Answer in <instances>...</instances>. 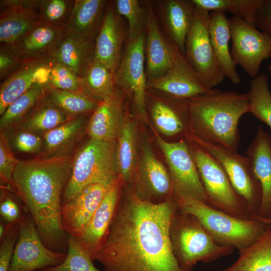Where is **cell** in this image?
<instances>
[{
    "label": "cell",
    "mask_w": 271,
    "mask_h": 271,
    "mask_svg": "<svg viewBox=\"0 0 271 271\" xmlns=\"http://www.w3.org/2000/svg\"><path fill=\"white\" fill-rule=\"evenodd\" d=\"M39 3V0H1L0 8L4 10L26 8L38 10Z\"/></svg>",
    "instance_id": "49"
},
{
    "label": "cell",
    "mask_w": 271,
    "mask_h": 271,
    "mask_svg": "<svg viewBox=\"0 0 271 271\" xmlns=\"http://www.w3.org/2000/svg\"><path fill=\"white\" fill-rule=\"evenodd\" d=\"M48 84L51 88L60 90H85L82 78L66 66L55 62L51 66Z\"/></svg>",
    "instance_id": "41"
},
{
    "label": "cell",
    "mask_w": 271,
    "mask_h": 271,
    "mask_svg": "<svg viewBox=\"0 0 271 271\" xmlns=\"http://www.w3.org/2000/svg\"><path fill=\"white\" fill-rule=\"evenodd\" d=\"M53 60L23 62L3 81L0 87V114L18 97L37 84L48 83Z\"/></svg>",
    "instance_id": "18"
},
{
    "label": "cell",
    "mask_w": 271,
    "mask_h": 271,
    "mask_svg": "<svg viewBox=\"0 0 271 271\" xmlns=\"http://www.w3.org/2000/svg\"><path fill=\"white\" fill-rule=\"evenodd\" d=\"M75 0H39L38 12L42 22L65 29Z\"/></svg>",
    "instance_id": "40"
},
{
    "label": "cell",
    "mask_w": 271,
    "mask_h": 271,
    "mask_svg": "<svg viewBox=\"0 0 271 271\" xmlns=\"http://www.w3.org/2000/svg\"><path fill=\"white\" fill-rule=\"evenodd\" d=\"M47 96L53 104L71 118L93 111L98 102L85 90H63L52 88L49 86Z\"/></svg>",
    "instance_id": "35"
},
{
    "label": "cell",
    "mask_w": 271,
    "mask_h": 271,
    "mask_svg": "<svg viewBox=\"0 0 271 271\" xmlns=\"http://www.w3.org/2000/svg\"><path fill=\"white\" fill-rule=\"evenodd\" d=\"M116 164L119 178L133 181L137 163V132L134 121L125 115L116 139Z\"/></svg>",
    "instance_id": "27"
},
{
    "label": "cell",
    "mask_w": 271,
    "mask_h": 271,
    "mask_svg": "<svg viewBox=\"0 0 271 271\" xmlns=\"http://www.w3.org/2000/svg\"><path fill=\"white\" fill-rule=\"evenodd\" d=\"M229 21L232 60L253 78L262 61L271 57V37L240 17L233 16Z\"/></svg>",
    "instance_id": "12"
},
{
    "label": "cell",
    "mask_w": 271,
    "mask_h": 271,
    "mask_svg": "<svg viewBox=\"0 0 271 271\" xmlns=\"http://www.w3.org/2000/svg\"><path fill=\"white\" fill-rule=\"evenodd\" d=\"M0 214L3 221L8 224L19 223L23 216L17 203L6 196L1 197Z\"/></svg>",
    "instance_id": "47"
},
{
    "label": "cell",
    "mask_w": 271,
    "mask_h": 271,
    "mask_svg": "<svg viewBox=\"0 0 271 271\" xmlns=\"http://www.w3.org/2000/svg\"><path fill=\"white\" fill-rule=\"evenodd\" d=\"M147 74L149 81L164 76L171 68L176 46L167 42L150 11L147 23Z\"/></svg>",
    "instance_id": "23"
},
{
    "label": "cell",
    "mask_w": 271,
    "mask_h": 271,
    "mask_svg": "<svg viewBox=\"0 0 271 271\" xmlns=\"http://www.w3.org/2000/svg\"><path fill=\"white\" fill-rule=\"evenodd\" d=\"M208 31L216 59L224 77L232 83H239L240 78L236 71V65L229 50L231 32L229 19L225 13L214 11L209 13Z\"/></svg>",
    "instance_id": "24"
},
{
    "label": "cell",
    "mask_w": 271,
    "mask_h": 271,
    "mask_svg": "<svg viewBox=\"0 0 271 271\" xmlns=\"http://www.w3.org/2000/svg\"><path fill=\"white\" fill-rule=\"evenodd\" d=\"M48 83L37 84L24 93L12 104L1 115V130L17 125L30 111L47 94Z\"/></svg>",
    "instance_id": "36"
},
{
    "label": "cell",
    "mask_w": 271,
    "mask_h": 271,
    "mask_svg": "<svg viewBox=\"0 0 271 271\" xmlns=\"http://www.w3.org/2000/svg\"><path fill=\"white\" fill-rule=\"evenodd\" d=\"M23 63V60L9 45H1L0 80L4 81L17 71Z\"/></svg>",
    "instance_id": "46"
},
{
    "label": "cell",
    "mask_w": 271,
    "mask_h": 271,
    "mask_svg": "<svg viewBox=\"0 0 271 271\" xmlns=\"http://www.w3.org/2000/svg\"><path fill=\"white\" fill-rule=\"evenodd\" d=\"M193 142V146L188 144L207 197V204L236 217L252 219L246 203L233 188L221 165L205 150Z\"/></svg>",
    "instance_id": "7"
},
{
    "label": "cell",
    "mask_w": 271,
    "mask_h": 271,
    "mask_svg": "<svg viewBox=\"0 0 271 271\" xmlns=\"http://www.w3.org/2000/svg\"><path fill=\"white\" fill-rule=\"evenodd\" d=\"M85 115L72 119L44 133L46 157L65 156L84 126Z\"/></svg>",
    "instance_id": "33"
},
{
    "label": "cell",
    "mask_w": 271,
    "mask_h": 271,
    "mask_svg": "<svg viewBox=\"0 0 271 271\" xmlns=\"http://www.w3.org/2000/svg\"><path fill=\"white\" fill-rule=\"evenodd\" d=\"M71 119L52 102L47 94L16 126L23 130L43 134Z\"/></svg>",
    "instance_id": "32"
},
{
    "label": "cell",
    "mask_w": 271,
    "mask_h": 271,
    "mask_svg": "<svg viewBox=\"0 0 271 271\" xmlns=\"http://www.w3.org/2000/svg\"><path fill=\"white\" fill-rule=\"evenodd\" d=\"M108 6L95 39L94 59L115 72L122 56L123 34L116 10L112 6Z\"/></svg>",
    "instance_id": "21"
},
{
    "label": "cell",
    "mask_w": 271,
    "mask_h": 271,
    "mask_svg": "<svg viewBox=\"0 0 271 271\" xmlns=\"http://www.w3.org/2000/svg\"><path fill=\"white\" fill-rule=\"evenodd\" d=\"M124 117L122 98L116 91L111 97L98 102L88 121L86 132L93 140H116Z\"/></svg>",
    "instance_id": "22"
},
{
    "label": "cell",
    "mask_w": 271,
    "mask_h": 271,
    "mask_svg": "<svg viewBox=\"0 0 271 271\" xmlns=\"http://www.w3.org/2000/svg\"><path fill=\"white\" fill-rule=\"evenodd\" d=\"M254 25L271 37V0H261L255 14Z\"/></svg>",
    "instance_id": "48"
},
{
    "label": "cell",
    "mask_w": 271,
    "mask_h": 271,
    "mask_svg": "<svg viewBox=\"0 0 271 271\" xmlns=\"http://www.w3.org/2000/svg\"><path fill=\"white\" fill-rule=\"evenodd\" d=\"M89 254L72 236H68L66 256L60 264L41 271H100Z\"/></svg>",
    "instance_id": "39"
},
{
    "label": "cell",
    "mask_w": 271,
    "mask_h": 271,
    "mask_svg": "<svg viewBox=\"0 0 271 271\" xmlns=\"http://www.w3.org/2000/svg\"><path fill=\"white\" fill-rule=\"evenodd\" d=\"M268 70L269 72L271 74V64L268 66Z\"/></svg>",
    "instance_id": "51"
},
{
    "label": "cell",
    "mask_w": 271,
    "mask_h": 271,
    "mask_svg": "<svg viewBox=\"0 0 271 271\" xmlns=\"http://www.w3.org/2000/svg\"><path fill=\"white\" fill-rule=\"evenodd\" d=\"M40 271H41V270H40Z\"/></svg>",
    "instance_id": "53"
},
{
    "label": "cell",
    "mask_w": 271,
    "mask_h": 271,
    "mask_svg": "<svg viewBox=\"0 0 271 271\" xmlns=\"http://www.w3.org/2000/svg\"><path fill=\"white\" fill-rule=\"evenodd\" d=\"M119 178L110 187L82 234L75 238L94 260L111 224L119 202Z\"/></svg>",
    "instance_id": "19"
},
{
    "label": "cell",
    "mask_w": 271,
    "mask_h": 271,
    "mask_svg": "<svg viewBox=\"0 0 271 271\" xmlns=\"http://www.w3.org/2000/svg\"><path fill=\"white\" fill-rule=\"evenodd\" d=\"M177 209L174 198L155 203L130 193L118 202L94 260L105 271H183L170 234Z\"/></svg>",
    "instance_id": "1"
},
{
    "label": "cell",
    "mask_w": 271,
    "mask_h": 271,
    "mask_svg": "<svg viewBox=\"0 0 271 271\" xmlns=\"http://www.w3.org/2000/svg\"><path fill=\"white\" fill-rule=\"evenodd\" d=\"M250 86L247 92L250 113L265 123L271 130V92L267 76L264 73L258 74L251 80Z\"/></svg>",
    "instance_id": "37"
},
{
    "label": "cell",
    "mask_w": 271,
    "mask_h": 271,
    "mask_svg": "<svg viewBox=\"0 0 271 271\" xmlns=\"http://www.w3.org/2000/svg\"><path fill=\"white\" fill-rule=\"evenodd\" d=\"M187 109L193 135L237 151L238 122L242 115L250 113L247 92L213 88L188 99Z\"/></svg>",
    "instance_id": "3"
},
{
    "label": "cell",
    "mask_w": 271,
    "mask_h": 271,
    "mask_svg": "<svg viewBox=\"0 0 271 271\" xmlns=\"http://www.w3.org/2000/svg\"><path fill=\"white\" fill-rule=\"evenodd\" d=\"M266 224L262 234L239 250L237 259L223 271H271V224Z\"/></svg>",
    "instance_id": "28"
},
{
    "label": "cell",
    "mask_w": 271,
    "mask_h": 271,
    "mask_svg": "<svg viewBox=\"0 0 271 271\" xmlns=\"http://www.w3.org/2000/svg\"><path fill=\"white\" fill-rule=\"evenodd\" d=\"M7 140L14 149L21 153H36L44 147L43 138L40 134L18 128Z\"/></svg>",
    "instance_id": "43"
},
{
    "label": "cell",
    "mask_w": 271,
    "mask_h": 271,
    "mask_svg": "<svg viewBox=\"0 0 271 271\" xmlns=\"http://www.w3.org/2000/svg\"><path fill=\"white\" fill-rule=\"evenodd\" d=\"M148 86L172 97L183 99H189L212 89L196 72L177 46L170 69L162 77L148 81Z\"/></svg>",
    "instance_id": "15"
},
{
    "label": "cell",
    "mask_w": 271,
    "mask_h": 271,
    "mask_svg": "<svg viewBox=\"0 0 271 271\" xmlns=\"http://www.w3.org/2000/svg\"><path fill=\"white\" fill-rule=\"evenodd\" d=\"M255 219H257L264 223H270L271 224V218H256Z\"/></svg>",
    "instance_id": "50"
},
{
    "label": "cell",
    "mask_w": 271,
    "mask_h": 271,
    "mask_svg": "<svg viewBox=\"0 0 271 271\" xmlns=\"http://www.w3.org/2000/svg\"><path fill=\"white\" fill-rule=\"evenodd\" d=\"M84 89L98 102L114 95L115 89V72L94 59L82 77Z\"/></svg>",
    "instance_id": "34"
},
{
    "label": "cell",
    "mask_w": 271,
    "mask_h": 271,
    "mask_svg": "<svg viewBox=\"0 0 271 271\" xmlns=\"http://www.w3.org/2000/svg\"><path fill=\"white\" fill-rule=\"evenodd\" d=\"M245 153L262 191L260 208L255 218L269 217L271 215V138L261 126H258Z\"/></svg>",
    "instance_id": "20"
},
{
    "label": "cell",
    "mask_w": 271,
    "mask_h": 271,
    "mask_svg": "<svg viewBox=\"0 0 271 271\" xmlns=\"http://www.w3.org/2000/svg\"><path fill=\"white\" fill-rule=\"evenodd\" d=\"M19 160L11 150L8 140L2 131L0 135V176L5 183L14 188L13 175Z\"/></svg>",
    "instance_id": "44"
},
{
    "label": "cell",
    "mask_w": 271,
    "mask_h": 271,
    "mask_svg": "<svg viewBox=\"0 0 271 271\" xmlns=\"http://www.w3.org/2000/svg\"><path fill=\"white\" fill-rule=\"evenodd\" d=\"M156 137L168 167L173 196H189L207 204V197L188 143L184 140L169 142L157 132Z\"/></svg>",
    "instance_id": "9"
},
{
    "label": "cell",
    "mask_w": 271,
    "mask_h": 271,
    "mask_svg": "<svg viewBox=\"0 0 271 271\" xmlns=\"http://www.w3.org/2000/svg\"><path fill=\"white\" fill-rule=\"evenodd\" d=\"M19 223L10 226L1 240L0 271H9L12 256L19 235Z\"/></svg>",
    "instance_id": "45"
},
{
    "label": "cell",
    "mask_w": 271,
    "mask_h": 271,
    "mask_svg": "<svg viewBox=\"0 0 271 271\" xmlns=\"http://www.w3.org/2000/svg\"><path fill=\"white\" fill-rule=\"evenodd\" d=\"M115 10L117 14L124 16L128 21V38L142 32L144 14L138 1L117 0Z\"/></svg>",
    "instance_id": "42"
},
{
    "label": "cell",
    "mask_w": 271,
    "mask_h": 271,
    "mask_svg": "<svg viewBox=\"0 0 271 271\" xmlns=\"http://www.w3.org/2000/svg\"><path fill=\"white\" fill-rule=\"evenodd\" d=\"M195 10L192 1L171 0L166 5V20L170 36L182 54L185 52L186 40Z\"/></svg>",
    "instance_id": "31"
},
{
    "label": "cell",
    "mask_w": 271,
    "mask_h": 271,
    "mask_svg": "<svg viewBox=\"0 0 271 271\" xmlns=\"http://www.w3.org/2000/svg\"><path fill=\"white\" fill-rule=\"evenodd\" d=\"M267 218H271V215H270V216L269 217H267Z\"/></svg>",
    "instance_id": "52"
},
{
    "label": "cell",
    "mask_w": 271,
    "mask_h": 271,
    "mask_svg": "<svg viewBox=\"0 0 271 271\" xmlns=\"http://www.w3.org/2000/svg\"><path fill=\"white\" fill-rule=\"evenodd\" d=\"M112 184L89 185L62 203V223L68 236L77 238L82 234Z\"/></svg>",
    "instance_id": "16"
},
{
    "label": "cell",
    "mask_w": 271,
    "mask_h": 271,
    "mask_svg": "<svg viewBox=\"0 0 271 271\" xmlns=\"http://www.w3.org/2000/svg\"><path fill=\"white\" fill-rule=\"evenodd\" d=\"M196 8L209 11L229 12L254 24L256 11L261 0H192Z\"/></svg>",
    "instance_id": "38"
},
{
    "label": "cell",
    "mask_w": 271,
    "mask_h": 271,
    "mask_svg": "<svg viewBox=\"0 0 271 271\" xmlns=\"http://www.w3.org/2000/svg\"><path fill=\"white\" fill-rule=\"evenodd\" d=\"M145 50L144 33L128 38L124 55L115 72V79L116 86L128 91L138 114L146 120L145 91L148 82L144 69Z\"/></svg>",
    "instance_id": "13"
},
{
    "label": "cell",
    "mask_w": 271,
    "mask_h": 271,
    "mask_svg": "<svg viewBox=\"0 0 271 271\" xmlns=\"http://www.w3.org/2000/svg\"><path fill=\"white\" fill-rule=\"evenodd\" d=\"M191 139L208 152L222 167L236 193L246 203L253 219L260 208L262 191L247 156L221 145L192 134Z\"/></svg>",
    "instance_id": "8"
},
{
    "label": "cell",
    "mask_w": 271,
    "mask_h": 271,
    "mask_svg": "<svg viewBox=\"0 0 271 271\" xmlns=\"http://www.w3.org/2000/svg\"><path fill=\"white\" fill-rule=\"evenodd\" d=\"M106 4L104 0H75L65 33L95 40L102 22Z\"/></svg>",
    "instance_id": "25"
},
{
    "label": "cell",
    "mask_w": 271,
    "mask_h": 271,
    "mask_svg": "<svg viewBox=\"0 0 271 271\" xmlns=\"http://www.w3.org/2000/svg\"><path fill=\"white\" fill-rule=\"evenodd\" d=\"M136 194L141 199L155 203L174 197L171 179L167 169L157 158L148 143H144L139 164L133 181Z\"/></svg>",
    "instance_id": "14"
},
{
    "label": "cell",
    "mask_w": 271,
    "mask_h": 271,
    "mask_svg": "<svg viewBox=\"0 0 271 271\" xmlns=\"http://www.w3.org/2000/svg\"><path fill=\"white\" fill-rule=\"evenodd\" d=\"M65 30L41 22L10 45L23 62L53 60Z\"/></svg>",
    "instance_id": "17"
},
{
    "label": "cell",
    "mask_w": 271,
    "mask_h": 271,
    "mask_svg": "<svg viewBox=\"0 0 271 271\" xmlns=\"http://www.w3.org/2000/svg\"><path fill=\"white\" fill-rule=\"evenodd\" d=\"M94 55L95 40L65 33L53 54V60L66 66L82 78Z\"/></svg>",
    "instance_id": "26"
},
{
    "label": "cell",
    "mask_w": 271,
    "mask_h": 271,
    "mask_svg": "<svg viewBox=\"0 0 271 271\" xmlns=\"http://www.w3.org/2000/svg\"><path fill=\"white\" fill-rule=\"evenodd\" d=\"M41 22L38 10L32 8L1 10V45H11Z\"/></svg>",
    "instance_id": "30"
},
{
    "label": "cell",
    "mask_w": 271,
    "mask_h": 271,
    "mask_svg": "<svg viewBox=\"0 0 271 271\" xmlns=\"http://www.w3.org/2000/svg\"><path fill=\"white\" fill-rule=\"evenodd\" d=\"M19 226L9 271H40L64 261L66 253L54 251L45 245L29 213L23 215Z\"/></svg>",
    "instance_id": "11"
},
{
    "label": "cell",
    "mask_w": 271,
    "mask_h": 271,
    "mask_svg": "<svg viewBox=\"0 0 271 271\" xmlns=\"http://www.w3.org/2000/svg\"><path fill=\"white\" fill-rule=\"evenodd\" d=\"M116 145V140L98 141L90 139L83 146L73 159L71 176L63 193V203L89 185H111L119 179Z\"/></svg>",
    "instance_id": "6"
},
{
    "label": "cell",
    "mask_w": 271,
    "mask_h": 271,
    "mask_svg": "<svg viewBox=\"0 0 271 271\" xmlns=\"http://www.w3.org/2000/svg\"><path fill=\"white\" fill-rule=\"evenodd\" d=\"M187 100L181 99L175 106L160 101H155L151 112L158 130L165 136L177 137L184 133L189 124Z\"/></svg>",
    "instance_id": "29"
},
{
    "label": "cell",
    "mask_w": 271,
    "mask_h": 271,
    "mask_svg": "<svg viewBox=\"0 0 271 271\" xmlns=\"http://www.w3.org/2000/svg\"><path fill=\"white\" fill-rule=\"evenodd\" d=\"M170 234L174 253L183 271H192L199 262L210 263L228 256L235 249L217 244L195 217L178 208Z\"/></svg>",
    "instance_id": "5"
},
{
    "label": "cell",
    "mask_w": 271,
    "mask_h": 271,
    "mask_svg": "<svg viewBox=\"0 0 271 271\" xmlns=\"http://www.w3.org/2000/svg\"><path fill=\"white\" fill-rule=\"evenodd\" d=\"M209 12L196 8L186 40L185 56L203 81L213 89L221 83L225 77L216 59L210 40Z\"/></svg>",
    "instance_id": "10"
},
{
    "label": "cell",
    "mask_w": 271,
    "mask_h": 271,
    "mask_svg": "<svg viewBox=\"0 0 271 271\" xmlns=\"http://www.w3.org/2000/svg\"><path fill=\"white\" fill-rule=\"evenodd\" d=\"M177 208L195 217L219 245L238 250L256 241L267 224L257 219H243L215 209L189 196H174Z\"/></svg>",
    "instance_id": "4"
},
{
    "label": "cell",
    "mask_w": 271,
    "mask_h": 271,
    "mask_svg": "<svg viewBox=\"0 0 271 271\" xmlns=\"http://www.w3.org/2000/svg\"><path fill=\"white\" fill-rule=\"evenodd\" d=\"M73 163V160L67 156L19 160L13 175L14 188L42 241L58 252H63L62 248L68 241L62 223V199Z\"/></svg>",
    "instance_id": "2"
}]
</instances>
